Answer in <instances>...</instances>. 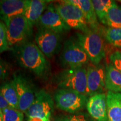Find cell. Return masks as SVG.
Wrapping results in <instances>:
<instances>
[{"mask_svg": "<svg viewBox=\"0 0 121 121\" xmlns=\"http://www.w3.org/2000/svg\"><path fill=\"white\" fill-rule=\"evenodd\" d=\"M35 40L39 49L48 58L53 56L60 48V34L48 29L39 28Z\"/></svg>", "mask_w": 121, "mask_h": 121, "instance_id": "obj_10", "label": "cell"}, {"mask_svg": "<svg viewBox=\"0 0 121 121\" xmlns=\"http://www.w3.org/2000/svg\"><path fill=\"white\" fill-rule=\"evenodd\" d=\"M103 30L89 29L86 32L77 33L74 39L82 47L93 65L100 63L105 56Z\"/></svg>", "mask_w": 121, "mask_h": 121, "instance_id": "obj_2", "label": "cell"}, {"mask_svg": "<svg viewBox=\"0 0 121 121\" xmlns=\"http://www.w3.org/2000/svg\"><path fill=\"white\" fill-rule=\"evenodd\" d=\"M87 96L104 93L105 87V66L102 63L87 66Z\"/></svg>", "mask_w": 121, "mask_h": 121, "instance_id": "obj_11", "label": "cell"}, {"mask_svg": "<svg viewBox=\"0 0 121 121\" xmlns=\"http://www.w3.org/2000/svg\"><path fill=\"white\" fill-rule=\"evenodd\" d=\"M0 121H4V119H3L2 112L1 110H0Z\"/></svg>", "mask_w": 121, "mask_h": 121, "instance_id": "obj_30", "label": "cell"}, {"mask_svg": "<svg viewBox=\"0 0 121 121\" xmlns=\"http://www.w3.org/2000/svg\"><path fill=\"white\" fill-rule=\"evenodd\" d=\"M91 2L98 19L102 24L107 26V15L114 1L93 0Z\"/></svg>", "mask_w": 121, "mask_h": 121, "instance_id": "obj_20", "label": "cell"}, {"mask_svg": "<svg viewBox=\"0 0 121 121\" xmlns=\"http://www.w3.org/2000/svg\"><path fill=\"white\" fill-rule=\"evenodd\" d=\"M8 65L4 60L0 59V81L4 79L8 75Z\"/></svg>", "mask_w": 121, "mask_h": 121, "instance_id": "obj_27", "label": "cell"}, {"mask_svg": "<svg viewBox=\"0 0 121 121\" xmlns=\"http://www.w3.org/2000/svg\"><path fill=\"white\" fill-rule=\"evenodd\" d=\"M60 61L66 67L73 68L85 66L90 60L82 47L75 39L71 38L65 42Z\"/></svg>", "mask_w": 121, "mask_h": 121, "instance_id": "obj_7", "label": "cell"}, {"mask_svg": "<svg viewBox=\"0 0 121 121\" xmlns=\"http://www.w3.org/2000/svg\"><path fill=\"white\" fill-rule=\"evenodd\" d=\"M51 1L45 0H31L30 1L28 8L23 16L28 20L31 25H35L47 7V4Z\"/></svg>", "mask_w": 121, "mask_h": 121, "instance_id": "obj_16", "label": "cell"}, {"mask_svg": "<svg viewBox=\"0 0 121 121\" xmlns=\"http://www.w3.org/2000/svg\"><path fill=\"white\" fill-rule=\"evenodd\" d=\"M0 92L10 107L19 109V98L13 80L0 86Z\"/></svg>", "mask_w": 121, "mask_h": 121, "instance_id": "obj_19", "label": "cell"}, {"mask_svg": "<svg viewBox=\"0 0 121 121\" xmlns=\"http://www.w3.org/2000/svg\"><path fill=\"white\" fill-rule=\"evenodd\" d=\"M17 57L22 67L39 78H45L49 73V63L36 44L28 42L17 47Z\"/></svg>", "mask_w": 121, "mask_h": 121, "instance_id": "obj_1", "label": "cell"}, {"mask_svg": "<svg viewBox=\"0 0 121 121\" xmlns=\"http://www.w3.org/2000/svg\"><path fill=\"white\" fill-rule=\"evenodd\" d=\"M54 99L58 109L73 114L85 108L89 98L76 91L59 89L54 93Z\"/></svg>", "mask_w": 121, "mask_h": 121, "instance_id": "obj_6", "label": "cell"}, {"mask_svg": "<svg viewBox=\"0 0 121 121\" xmlns=\"http://www.w3.org/2000/svg\"><path fill=\"white\" fill-rule=\"evenodd\" d=\"M9 49H16L28 42L32 34L33 26L23 15L15 16L4 23Z\"/></svg>", "mask_w": 121, "mask_h": 121, "instance_id": "obj_4", "label": "cell"}, {"mask_svg": "<svg viewBox=\"0 0 121 121\" xmlns=\"http://www.w3.org/2000/svg\"><path fill=\"white\" fill-rule=\"evenodd\" d=\"M53 5L63 21L71 29L79 30L81 32H86L90 29L81 9L70 0L58 1L53 4Z\"/></svg>", "mask_w": 121, "mask_h": 121, "instance_id": "obj_5", "label": "cell"}, {"mask_svg": "<svg viewBox=\"0 0 121 121\" xmlns=\"http://www.w3.org/2000/svg\"><path fill=\"white\" fill-rule=\"evenodd\" d=\"M53 109L52 96L45 90L42 89L36 93L34 101L25 113L28 117H38L49 121Z\"/></svg>", "mask_w": 121, "mask_h": 121, "instance_id": "obj_8", "label": "cell"}, {"mask_svg": "<svg viewBox=\"0 0 121 121\" xmlns=\"http://www.w3.org/2000/svg\"><path fill=\"white\" fill-rule=\"evenodd\" d=\"M86 108L94 121H108L107 94H98L89 97Z\"/></svg>", "mask_w": 121, "mask_h": 121, "instance_id": "obj_13", "label": "cell"}, {"mask_svg": "<svg viewBox=\"0 0 121 121\" xmlns=\"http://www.w3.org/2000/svg\"><path fill=\"white\" fill-rule=\"evenodd\" d=\"M54 80L59 89L72 90L87 96V69L85 66L67 68L57 74Z\"/></svg>", "mask_w": 121, "mask_h": 121, "instance_id": "obj_3", "label": "cell"}, {"mask_svg": "<svg viewBox=\"0 0 121 121\" xmlns=\"http://www.w3.org/2000/svg\"><path fill=\"white\" fill-rule=\"evenodd\" d=\"M117 2H119L120 3H121V0H120V1H117Z\"/></svg>", "mask_w": 121, "mask_h": 121, "instance_id": "obj_31", "label": "cell"}, {"mask_svg": "<svg viewBox=\"0 0 121 121\" xmlns=\"http://www.w3.org/2000/svg\"><path fill=\"white\" fill-rule=\"evenodd\" d=\"M70 1L81 9L89 28L90 29L101 31L103 27L99 25L98 19L90 0H70Z\"/></svg>", "mask_w": 121, "mask_h": 121, "instance_id": "obj_15", "label": "cell"}, {"mask_svg": "<svg viewBox=\"0 0 121 121\" xmlns=\"http://www.w3.org/2000/svg\"><path fill=\"white\" fill-rule=\"evenodd\" d=\"M4 121H23L24 113L9 106L2 110Z\"/></svg>", "mask_w": 121, "mask_h": 121, "instance_id": "obj_23", "label": "cell"}, {"mask_svg": "<svg viewBox=\"0 0 121 121\" xmlns=\"http://www.w3.org/2000/svg\"><path fill=\"white\" fill-rule=\"evenodd\" d=\"M28 121H45L38 117H28Z\"/></svg>", "mask_w": 121, "mask_h": 121, "instance_id": "obj_29", "label": "cell"}, {"mask_svg": "<svg viewBox=\"0 0 121 121\" xmlns=\"http://www.w3.org/2000/svg\"><path fill=\"white\" fill-rule=\"evenodd\" d=\"M9 49L7 39L6 27L5 24L0 20V53Z\"/></svg>", "mask_w": 121, "mask_h": 121, "instance_id": "obj_25", "label": "cell"}, {"mask_svg": "<svg viewBox=\"0 0 121 121\" xmlns=\"http://www.w3.org/2000/svg\"><path fill=\"white\" fill-rule=\"evenodd\" d=\"M29 3V0L0 1V19L6 23L11 18L23 15Z\"/></svg>", "mask_w": 121, "mask_h": 121, "instance_id": "obj_14", "label": "cell"}, {"mask_svg": "<svg viewBox=\"0 0 121 121\" xmlns=\"http://www.w3.org/2000/svg\"><path fill=\"white\" fill-rule=\"evenodd\" d=\"M110 63L121 72V49H116L109 56Z\"/></svg>", "mask_w": 121, "mask_h": 121, "instance_id": "obj_26", "label": "cell"}, {"mask_svg": "<svg viewBox=\"0 0 121 121\" xmlns=\"http://www.w3.org/2000/svg\"><path fill=\"white\" fill-rule=\"evenodd\" d=\"M38 24L40 28L48 29L58 34L66 32L71 29L57 11L53 4L48 6Z\"/></svg>", "mask_w": 121, "mask_h": 121, "instance_id": "obj_12", "label": "cell"}, {"mask_svg": "<svg viewBox=\"0 0 121 121\" xmlns=\"http://www.w3.org/2000/svg\"><path fill=\"white\" fill-rule=\"evenodd\" d=\"M107 26L121 29V6L114 1L107 15Z\"/></svg>", "mask_w": 121, "mask_h": 121, "instance_id": "obj_22", "label": "cell"}, {"mask_svg": "<svg viewBox=\"0 0 121 121\" xmlns=\"http://www.w3.org/2000/svg\"><path fill=\"white\" fill-rule=\"evenodd\" d=\"M58 121H94L87 113L77 112L73 114L64 115L57 119Z\"/></svg>", "mask_w": 121, "mask_h": 121, "instance_id": "obj_24", "label": "cell"}, {"mask_svg": "<svg viewBox=\"0 0 121 121\" xmlns=\"http://www.w3.org/2000/svg\"><path fill=\"white\" fill-rule=\"evenodd\" d=\"M9 106V104L7 103V102L6 101V100L4 99V98L1 92H0V110H3L4 109L7 108Z\"/></svg>", "mask_w": 121, "mask_h": 121, "instance_id": "obj_28", "label": "cell"}, {"mask_svg": "<svg viewBox=\"0 0 121 121\" xmlns=\"http://www.w3.org/2000/svg\"><path fill=\"white\" fill-rule=\"evenodd\" d=\"M105 87L109 91L121 93V72L110 63L105 65Z\"/></svg>", "mask_w": 121, "mask_h": 121, "instance_id": "obj_18", "label": "cell"}, {"mask_svg": "<svg viewBox=\"0 0 121 121\" xmlns=\"http://www.w3.org/2000/svg\"><path fill=\"white\" fill-rule=\"evenodd\" d=\"M108 121H121V93H107Z\"/></svg>", "mask_w": 121, "mask_h": 121, "instance_id": "obj_17", "label": "cell"}, {"mask_svg": "<svg viewBox=\"0 0 121 121\" xmlns=\"http://www.w3.org/2000/svg\"><path fill=\"white\" fill-rule=\"evenodd\" d=\"M13 80L19 98V110L26 113L35 98L34 88L28 78L19 73H15Z\"/></svg>", "mask_w": 121, "mask_h": 121, "instance_id": "obj_9", "label": "cell"}, {"mask_svg": "<svg viewBox=\"0 0 121 121\" xmlns=\"http://www.w3.org/2000/svg\"><path fill=\"white\" fill-rule=\"evenodd\" d=\"M104 39L113 47L121 49V29L103 28L102 31Z\"/></svg>", "mask_w": 121, "mask_h": 121, "instance_id": "obj_21", "label": "cell"}]
</instances>
